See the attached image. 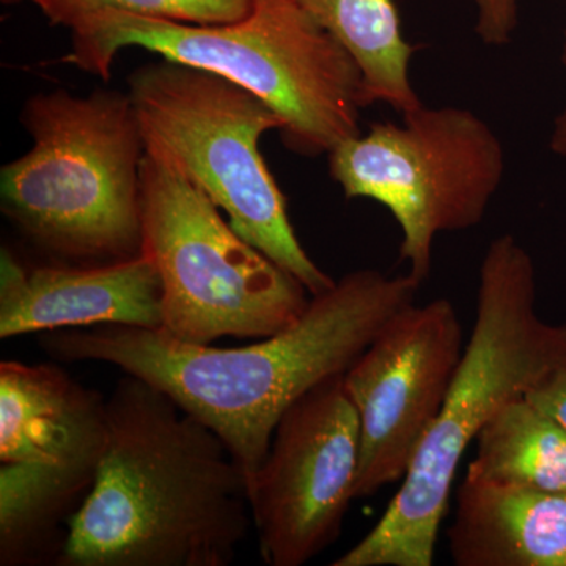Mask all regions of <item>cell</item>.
<instances>
[{
	"label": "cell",
	"mask_w": 566,
	"mask_h": 566,
	"mask_svg": "<svg viewBox=\"0 0 566 566\" xmlns=\"http://www.w3.org/2000/svg\"><path fill=\"white\" fill-rule=\"evenodd\" d=\"M128 87L145 150L169 158L226 212L234 232L311 296L334 285L297 240L285 196L260 151L263 134L283 126L263 99L219 74L163 57L134 71Z\"/></svg>",
	"instance_id": "8992f818"
},
{
	"label": "cell",
	"mask_w": 566,
	"mask_h": 566,
	"mask_svg": "<svg viewBox=\"0 0 566 566\" xmlns=\"http://www.w3.org/2000/svg\"><path fill=\"white\" fill-rule=\"evenodd\" d=\"M449 551L458 566H566V491L464 479Z\"/></svg>",
	"instance_id": "4fadbf2b"
},
{
	"label": "cell",
	"mask_w": 566,
	"mask_h": 566,
	"mask_svg": "<svg viewBox=\"0 0 566 566\" xmlns=\"http://www.w3.org/2000/svg\"><path fill=\"white\" fill-rule=\"evenodd\" d=\"M125 48L210 71L252 92L281 118L282 144L301 156L329 155L357 136L360 112L370 106L353 55L296 0H255L248 17L226 24L106 11L71 31L62 62L109 81Z\"/></svg>",
	"instance_id": "277c9868"
},
{
	"label": "cell",
	"mask_w": 566,
	"mask_h": 566,
	"mask_svg": "<svg viewBox=\"0 0 566 566\" xmlns=\"http://www.w3.org/2000/svg\"><path fill=\"white\" fill-rule=\"evenodd\" d=\"M476 7V35L490 46L512 43L517 28V0H468Z\"/></svg>",
	"instance_id": "e0dca14e"
},
{
	"label": "cell",
	"mask_w": 566,
	"mask_h": 566,
	"mask_svg": "<svg viewBox=\"0 0 566 566\" xmlns=\"http://www.w3.org/2000/svg\"><path fill=\"white\" fill-rule=\"evenodd\" d=\"M142 253L163 282L164 326L188 344L266 338L307 308V289L243 240L158 151L140 166Z\"/></svg>",
	"instance_id": "52a82bcc"
},
{
	"label": "cell",
	"mask_w": 566,
	"mask_h": 566,
	"mask_svg": "<svg viewBox=\"0 0 566 566\" xmlns=\"http://www.w3.org/2000/svg\"><path fill=\"white\" fill-rule=\"evenodd\" d=\"M107 398L52 364H0V565H57L98 475Z\"/></svg>",
	"instance_id": "ba28073f"
},
{
	"label": "cell",
	"mask_w": 566,
	"mask_h": 566,
	"mask_svg": "<svg viewBox=\"0 0 566 566\" xmlns=\"http://www.w3.org/2000/svg\"><path fill=\"white\" fill-rule=\"evenodd\" d=\"M535 266L513 234L488 245L476 315L444 406L397 494L367 535L333 566H431L465 450L506 403L566 357V326L536 314Z\"/></svg>",
	"instance_id": "3957f363"
},
{
	"label": "cell",
	"mask_w": 566,
	"mask_h": 566,
	"mask_svg": "<svg viewBox=\"0 0 566 566\" xmlns=\"http://www.w3.org/2000/svg\"><path fill=\"white\" fill-rule=\"evenodd\" d=\"M464 346L452 301L439 297L406 307L345 371L360 430L354 501L405 479L444 406Z\"/></svg>",
	"instance_id": "8fae6325"
},
{
	"label": "cell",
	"mask_w": 566,
	"mask_h": 566,
	"mask_svg": "<svg viewBox=\"0 0 566 566\" xmlns=\"http://www.w3.org/2000/svg\"><path fill=\"white\" fill-rule=\"evenodd\" d=\"M475 441L465 480L566 491V430L526 398L506 403Z\"/></svg>",
	"instance_id": "9a60e30c"
},
{
	"label": "cell",
	"mask_w": 566,
	"mask_h": 566,
	"mask_svg": "<svg viewBox=\"0 0 566 566\" xmlns=\"http://www.w3.org/2000/svg\"><path fill=\"white\" fill-rule=\"evenodd\" d=\"M344 375L319 382L286 409L249 486L266 565L303 566L340 535L360 453L359 417Z\"/></svg>",
	"instance_id": "30bf717a"
},
{
	"label": "cell",
	"mask_w": 566,
	"mask_h": 566,
	"mask_svg": "<svg viewBox=\"0 0 566 566\" xmlns=\"http://www.w3.org/2000/svg\"><path fill=\"white\" fill-rule=\"evenodd\" d=\"M323 29L340 41L364 74L368 103L400 112L422 106L409 77L416 48L401 31L394 0H296Z\"/></svg>",
	"instance_id": "5bb4252c"
},
{
	"label": "cell",
	"mask_w": 566,
	"mask_h": 566,
	"mask_svg": "<svg viewBox=\"0 0 566 566\" xmlns=\"http://www.w3.org/2000/svg\"><path fill=\"white\" fill-rule=\"evenodd\" d=\"M31 2L52 25L74 28L106 11L158 18L189 24H226L243 20L255 0H2Z\"/></svg>",
	"instance_id": "2e32d148"
},
{
	"label": "cell",
	"mask_w": 566,
	"mask_h": 566,
	"mask_svg": "<svg viewBox=\"0 0 566 566\" xmlns=\"http://www.w3.org/2000/svg\"><path fill=\"white\" fill-rule=\"evenodd\" d=\"M163 296L161 277L145 253L114 263L31 266L3 248L0 338L99 324L161 329Z\"/></svg>",
	"instance_id": "7c38bea8"
},
{
	"label": "cell",
	"mask_w": 566,
	"mask_h": 566,
	"mask_svg": "<svg viewBox=\"0 0 566 566\" xmlns=\"http://www.w3.org/2000/svg\"><path fill=\"white\" fill-rule=\"evenodd\" d=\"M562 61H564L566 66V32ZM549 147L556 155L566 158V109L558 115L556 123H554V132L553 136H551Z\"/></svg>",
	"instance_id": "d6986e66"
},
{
	"label": "cell",
	"mask_w": 566,
	"mask_h": 566,
	"mask_svg": "<svg viewBox=\"0 0 566 566\" xmlns=\"http://www.w3.org/2000/svg\"><path fill=\"white\" fill-rule=\"evenodd\" d=\"M411 274L357 270L314 294L281 333L241 348H216L166 329L99 324L40 334L63 363H103L137 376L211 428L243 469L248 488L286 409L319 382L345 374L395 316L416 304Z\"/></svg>",
	"instance_id": "6da1fadb"
},
{
	"label": "cell",
	"mask_w": 566,
	"mask_h": 566,
	"mask_svg": "<svg viewBox=\"0 0 566 566\" xmlns=\"http://www.w3.org/2000/svg\"><path fill=\"white\" fill-rule=\"evenodd\" d=\"M21 123L33 147L2 167L3 214L62 263L140 255L145 140L128 92L39 93Z\"/></svg>",
	"instance_id": "5b68a950"
},
{
	"label": "cell",
	"mask_w": 566,
	"mask_h": 566,
	"mask_svg": "<svg viewBox=\"0 0 566 566\" xmlns=\"http://www.w3.org/2000/svg\"><path fill=\"white\" fill-rule=\"evenodd\" d=\"M248 479L222 439L158 387L126 375L59 566H229L252 526Z\"/></svg>",
	"instance_id": "7a4b0ae2"
},
{
	"label": "cell",
	"mask_w": 566,
	"mask_h": 566,
	"mask_svg": "<svg viewBox=\"0 0 566 566\" xmlns=\"http://www.w3.org/2000/svg\"><path fill=\"white\" fill-rule=\"evenodd\" d=\"M327 156L346 199L392 212L403 233L400 262L420 283L430 275L434 238L482 222L505 174L504 147L490 125L452 106L422 104L400 125L374 123Z\"/></svg>",
	"instance_id": "9c48e42d"
},
{
	"label": "cell",
	"mask_w": 566,
	"mask_h": 566,
	"mask_svg": "<svg viewBox=\"0 0 566 566\" xmlns=\"http://www.w3.org/2000/svg\"><path fill=\"white\" fill-rule=\"evenodd\" d=\"M524 398L566 430V357L543 375Z\"/></svg>",
	"instance_id": "ac0fdd59"
}]
</instances>
